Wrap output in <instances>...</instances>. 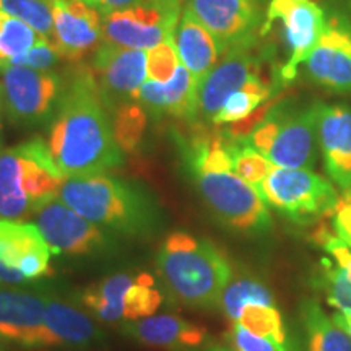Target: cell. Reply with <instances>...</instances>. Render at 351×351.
Masks as SVG:
<instances>
[{
	"label": "cell",
	"mask_w": 351,
	"mask_h": 351,
	"mask_svg": "<svg viewBox=\"0 0 351 351\" xmlns=\"http://www.w3.org/2000/svg\"><path fill=\"white\" fill-rule=\"evenodd\" d=\"M0 12L23 20L36 29L44 41L51 43L54 36V13L52 3L44 0H0Z\"/></svg>",
	"instance_id": "4dcf8cb0"
},
{
	"label": "cell",
	"mask_w": 351,
	"mask_h": 351,
	"mask_svg": "<svg viewBox=\"0 0 351 351\" xmlns=\"http://www.w3.org/2000/svg\"><path fill=\"white\" fill-rule=\"evenodd\" d=\"M65 176L47 143L33 137L0 152V219L25 221L41 205L59 197Z\"/></svg>",
	"instance_id": "277c9868"
},
{
	"label": "cell",
	"mask_w": 351,
	"mask_h": 351,
	"mask_svg": "<svg viewBox=\"0 0 351 351\" xmlns=\"http://www.w3.org/2000/svg\"><path fill=\"white\" fill-rule=\"evenodd\" d=\"M254 46L241 44L225 52L218 62L197 86V119L213 122L228 96L243 88L252 77L258 75L261 60L254 54Z\"/></svg>",
	"instance_id": "5bb4252c"
},
{
	"label": "cell",
	"mask_w": 351,
	"mask_h": 351,
	"mask_svg": "<svg viewBox=\"0 0 351 351\" xmlns=\"http://www.w3.org/2000/svg\"><path fill=\"white\" fill-rule=\"evenodd\" d=\"M317 106L295 112L274 108L258 124L245 145L278 168L313 169L317 161Z\"/></svg>",
	"instance_id": "52a82bcc"
},
{
	"label": "cell",
	"mask_w": 351,
	"mask_h": 351,
	"mask_svg": "<svg viewBox=\"0 0 351 351\" xmlns=\"http://www.w3.org/2000/svg\"><path fill=\"white\" fill-rule=\"evenodd\" d=\"M234 324H239L263 339L274 340L282 346H289L287 327H285L282 313L276 309V306L247 304L241 313L238 322Z\"/></svg>",
	"instance_id": "f1b7e54d"
},
{
	"label": "cell",
	"mask_w": 351,
	"mask_h": 351,
	"mask_svg": "<svg viewBox=\"0 0 351 351\" xmlns=\"http://www.w3.org/2000/svg\"><path fill=\"white\" fill-rule=\"evenodd\" d=\"M52 251L34 223L0 219V287H28L51 274Z\"/></svg>",
	"instance_id": "30bf717a"
},
{
	"label": "cell",
	"mask_w": 351,
	"mask_h": 351,
	"mask_svg": "<svg viewBox=\"0 0 351 351\" xmlns=\"http://www.w3.org/2000/svg\"><path fill=\"white\" fill-rule=\"evenodd\" d=\"M274 86L269 82H265L261 75L252 77L251 80L238 91L228 96V99L219 109L212 124L215 125H230L236 122L247 119L251 114L263 106L274 95Z\"/></svg>",
	"instance_id": "484cf974"
},
{
	"label": "cell",
	"mask_w": 351,
	"mask_h": 351,
	"mask_svg": "<svg viewBox=\"0 0 351 351\" xmlns=\"http://www.w3.org/2000/svg\"><path fill=\"white\" fill-rule=\"evenodd\" d=\"M317 142L332 181L351 192V108L319 104Z\"/></svg>",
	"instance_id": "d6986e66"
},
{
	"label": "cell",
	"mask_w": 351,
	"mask_h": 351,
	"mask_svg": "<svg viewBox=\"0 0 351 351\" xmlns=\"http://www.w3.org/2000/svg\"><path fill=\"white\" fill-rule=\"evenodd\" d=\"M137 274L117 271L90 285L78 293L77 304L106 326H124L127 322V298L137 282Z\"/></svg>",
	"instance_id": "7402d4cb"
},
{
	"label": "cell",
	"mask_w": 351,
	"mask_h": 351,
	"mask_svg": "<svg viewBox=\"0 0 351 351\" xmlns=\"http://www.w3.org/2000/svg\"><path fill=\"white\" fill-rule=\"evenodd\" d=\"M33 218L34 225L49 244L52 256L101 261L119 256L124 251V239L82 217L59 197L41 205Z\"/></svg>",
	"instance_id": "8992f818"
},
{
	"label": "cell",
	"mask_w": 351,
	"mask_h": 351,
	"mask_svg": "<svg viewBox=\"0 0 351 351\" xmlns=\"http://www.w3.org/2000/svg\"><path fill=\"white\" fill-rule=\"evenodd\" d=\"M197 86L199 82L181 64L169 82L147 80L132 99L138 101L152 116L186 117L194 122L197 119Z\"/></svg>",
	"instance_id": "44dd1931"
},
{
	"label": "cell",
	"mask_w": 351,
	"mask_h": 351,
	"mask_svg": "<svg viewBox=\"0 0 351 351\" xmlns=\"http://www.w3.org/2000/svg\"><path fill=\"white\" fill-rule=\"evenodd\" d=\"M90 70L101 101L112 114L147 82V52L103 43L95 52Z\"/></svg>",
	"instance_id": "4fadbf2b"
},
{
	"label": "cell",
	"mask_w": 351,
	"mask_h": 351,
	"mask_svg": "<svg viewBox=\"0 0 351 351\" xmlns=\"http://www.w3.org/2000/svg\"><path fill=\"white\" fill-rule=\"evenodd\" d=\"M257 191L267 207L296 225L333 215L340 200L333 184L313 169L274 166Z\"/></svg>",
	"instance_id": "ba28073f"
},
{
	"label": "cell",
	"mask_w": 351,
	"mask_h": 351,
	"mask_svg": "<svg viewBox=\"0 0 351 351\" xmlns=\"http://www.w3.org/2000/svg\"><path fill=\"white\" fill-rule=\"evenodd\" d=\"M59 199L124 241H148L165 230L163 208L137 181L108 173L69 176L60 186Z\"/></svg>",
	"instance_id": "7a4b0ae2"
},
{
	"label": "cell",
	"mask_w": 351,
	"mask_h": 351,
	"mask_svg": "<svg viewBox=\"0 0 351 351\" xmlns=\"http://www.w3.org/2000/svg\"><path fill=\"white\" fill-rule=\"evenodd\" d=\"M122 333L135 343L165 351H197L207 343L204 327L171 314H153L122 326Z\"/></svg>",
	"instance_id": "ffe728a7"
},
{
	"label": "cell",
	"mask_w": 351,
	"mask_h": 351,
	"mask_svg": "<svg viewBox=\"0 0 351 351\" xmlns=\"http://www.w3.org/2000/svg\"><path fill=\"white\" fill-rule=\"evenodd\" d=\"M54 36L51 44L62 59L78 62L103 41L99 10L83 0H54Z\"/></svg>",
	"instance_id": "2e32d148"
},
{
	"label": "cell",
	"mask_w": 351,
	"mask_h": 351,
	"mask_svg": "<svg viewBox=\"0 0 351 351\" xmlns=\"http://www.w3.org/2000/svg\"><path fill=\"white\" fill-rule=\"evenodd\" d=\"M274 165L267 160L262 153H258L251 145H239L234 153V161H232V171L239 176L244 182L258 187L263 179L270 174Z\"/></svg>",
	"instance_id": "836d02e7"
},
{
	"label": "cell",
	"mask_w": 351,
	"mask_h": 351,
	"mask_svg": "<svg viewBox=\"0 0 351 351\" xmlns=\"http://www.w3.org/2000/svg\"><path fill=\"white\" fill-rule=\"evenodd\" d=\"M181 65L178 46L174 36H171L147 52V75L148 80L166 83L169 82Z\"/></svg>",
	"instance_id": "d6a6232c"
},
{
	"label": "cell",
	"mask_w": 351,
	"mask_h": 351,
	"mask_svg": "<svg viewBox=\"0 0 351 351\" xmlns=\"http://www.w3.org/2000/svg\"><path fill=\"white\" fill-rule=\"evenodd\" d=\"M197 351H232V350L225 348V346H208V348H202Z\"/></svg>",
	"instance_id": "60d3db41"
},
{
	"label": "cell",
	"mask_w": 351,
	"mask_h": 351,
	"mask_svg": "<svg viewBox=\"0 0 351 351\" xmlns=\"http://www.w3.org/2000/svg\"><path fill=\"white\" fill-rule=\"evenodd\" d=\"M200 199L212 217L232 234L261 238L271 230L269 207L251 184L234 171L191 176Z\"/></svg>",
	"instance_id": "5b68a950"
},
{
	"label": "cell",
	"mask_w": 351,
	"mask_h": 351,
	"mask_svg": "<svg viewBox=\"0 0 351 351\" xmlns=\"http://www.w3.org/2000/svg\"><path fill=\"white\" fill-rule=\"evenodd\" d=\"M168 2H173V3H181V0H168Z\"/></svg>",
	"instance_id": "f6af8a7d"
},
{
	"label": "cell",
	"mask_w": 351,
	"mask_h": 351,
	"mask_svg": "<svg viewBox=\"0 0 351 351\" xmlns=\"http://www.w3.org/2000/svg\"><path fill=\"white\" fill-rule=\"evenodd\" d=\"M317 285L326 293L327 301L335 311L351 313V278L332 258H322L317 271Z\"/></svg>",
	"instance_id": "1f68e13d"
},
{
	"label": "cell",
	"mask_w": 351,
	"mask_h": 351,
	"mask_svg": "<svg viewBox=\"0 0 351 351\" xmlns=\"http://www.w3.org/2000/svg\"><path fill=\"white\" fill-rule=\"evenodd\" d=\"M332 217L337 236L351 247V195H346L339 200Z\"/></svg>",
	"instance_id": "74e56055"
},
{
	"label": "cell",
	"mask_w": 351,
	"mask_h": 351,
	"mask_svg": "<svg viewBox=\"0 0 351 351\" xmlns=\"http://www.w3.org/2000/svg\"><path fill=\"white\" fill-rule=\"evenodd\" d=\"M114 138L122 153H134L138 150L148 125V111L138 101L130 99L121 104L111 114Z\"/></svg>",
	"instance_id": "83f0119b"
},
{
	"label": "cell",
	"mask_w": 351,
	"mask_h": 351,
	"mask_svg": "<svg viewBox=\"0 0 351 351\" xmlns=\"http://www.w3.org/2000/svg\"><path fill=\"white\" fill-rule=\"evenodd\" d=\"M44 309L41 285L0 287V340L29 350L52 348Z\"/></svg>",
	"instance_id": "7c38bea8"
},
{
	"label": "cell",
	"mask_w": 351,
	"mask_h": 351,
	"mask_svg": "<svg viewBox=\"0 0 351 351\" xmlns=\"http://www.w3.org/2000/svg\"><path fill=\"white\" fill-rule=\"evenodd\" d=\"M247 304H267L275 306L274 295L265 283L254 278L251 275L232 276L231 282L223 291L219 309L231 320L232 324L238 322L241 313Z\"/></svg>",
	"instance_id": "4316f807"
},
{
	"label": "cell",
	"mask_w": 351,
	"mask_h": 351,
	"mask_svg": "<svg viewBox=\"0 0 351 351\" xmlns=\"http://www.w3.org/2000/svg\"><path fill=\"white\" fill-rule=\"evenodd\" d=\"M301 320L307 351H351V339L313 300L302 301Z\"/></svg>",
	"instance_id": "d4e9b609"
},
{
	"label": "cell",
	"mask_w": 351,
	"mask_h": 351,
	"mask_svg": "<svg viewBox=\"0 0 351 351\" xmlns=\"http://www.w3.org/2000/svg\"><path fill=\"white\" fill-rule=\"evenodd\" d=\"M138 2H142V0H98V10L108 15V13L124 10V8L135 5Z\"/></svg>",
	"instance_id": "f35d334b"
},
{
	"label": "cell",
	"mask_w": 351,
	"mask_h": 351,
	"mask_svg": "<svg viewBox=\"0 0 351 351\" xmlns=\"http://www.w3.org/2000/svg\"><path fill=\"white\" fill-rule=\"evenodd\" d=\"M44 2H54V0H44Z\"/></svg>",
	"instance_id": "bcb514c9"
},
{
	"label": "cell",
	"mask_w": 351,
	"mask_h": 351,
	"mask_svg": "<svg viewBox=\"0 0 351 351\" xmlns=\"http://www.w3.org/2000/svg\"><path fill=\"white\" fill-rule=\"evenodd\" d=\"M178 51L181 62L197 82L217 65L219 56L225 54L213 34L187 8H184L181 23L178 26Z\"/></svg>",
	"instance_id": "603a6c76"
},
{
	"label": "cell",
	"mask_w": 351,
	"mask_h": 351,
	"mask_svg": "<svg viewBox=\"0 0 351 351\" xmlns=\"http://www.w3.org/2000/svg\"><path fill=\"white\" fill-rule=\"evenodd\" d=\"M0 67H2V59H0Z\"/></svg>",
	"instance_id": "7dc6e473"
},
{
	"label": "cell",
	"mask_w": 351,
	"mask_h": 351,
	"mask_svg": "<svg viewBox=\"0 0 351 351\" xmlns=\"http://www.w3.org/2000/svg\"><path fill=\"white\" fill-rule=\"evenodd\" d=\"M350 195H351V192H350Z\"/></svg>",
	"instance_id": "c3c4849f"
},
{
	"label": "cell",
	"mask_w": 351,
	"mask_h": 351,
	"mask_svg": "<svg viewBox=\"0 0 351 351\" xmlns=\"http://www.w3.org/2000/svg\"><path fill=\"white\" fill-rule=\"evenodd\" d=\"M228 337L232 351H291L289 346H282L274 340L258 337L239 324H232Z\"/></svg>",
	"instance_id": "d590c367"
},
{
	"label": "cell",
	"mask_w": 351,
	"mask_h": 351,
	"mask_svg": "<svg viewBox=\"0 0 351 351\" xmlns=\"http://www.w3.org/2000/svg\"><path fill=\"white\" fill-rule=\"evenodd\" d=\"M314 241L315 244L322 245L326 249L328 256L332 257V261L346 271V275L351 278V247L345 241H341L339 236H332L330 232H327L326 228H319L314 232Z\"/></svg>",
	"instance_id": "8d00e7d4"
},
{
	"label": "cell",
	"mask_w": 351,
	"mask_h": 351,
	"mask_svg": "<svg viewBox=\"0 0 351 351\" xmlns=\"http://www.w3.org/2000/svg\"><path fill=\"white\" fill-rule=\"evenodd\" d=\"M41 41L44 39L39 36L36 29L26 25L23 20L8 15L5 12H0V59H2V67L12 57L23 54Z\"/></svg>",
	"instance_id": "f546056e"
},
{
	"label": "cell",
	"mask_w": 351,
	"mask_h": 351,
	"mask_svg": "<svg viewBox=\"0 0 351 351\" xmlns=\"http://www.w3.org/2000/svg\"><path fill=\"white\" fill-rule=\"evenodd\" d=\"M309 77L319 85L351 93V25L340 15H332L315 49L306 59Z\"/></svg>",
	"instance_id": "e0dca14e"
},
{
	"label": "cell",
	"mask_w": 351,
	"mask_h": 351,
	"mask_svg": "<svg viewBox=\"0 0 351 351\" xmlns=\"http://www.w3.org/2000/svg\"><path fill=\"white\" fill-rule=\"evenodd\" d=\"M333 322H335V326L341 328L346 335L351 339V313H343V311H335V314H333L332 317Z\"/></svg>",
	"instance_id": "ab89813d"
},
{
	"label": "cell",
	"mask_w": 351,
	"mask_h": 351,
	"mask_svg": "<svg viewBox=\"0 0 351 351\" xmlns=\"http://www.w3.org/2000/svg\"><path fill=\"white\" fill-rule=\"evenodd\" d=\"M276 21L282 23L285 44L289 52L287 64L278 72L280 83L287 85L295 80L298 67L315 49L327 20L322 8L313 0H270L263 26Z\"/></svg>",
	"instance_id": "8fae6325"
},
{
	"label": "cell",
	"mask_w": 351,
	"mask_h": 351,
	"mask_svg": "<svg viewBox=\"0 0 351 351\" xmlns=\"http://www.w3.org/2000/svg\"><path fill=\"white\" fill-rule=\"evenodd\" d=\"M174 32L168 26L145 25L127 16L122 10L108 13L103 19V43L127 49L150 51L174 36Z\"/></svg>",
	"instance_id": "cb8c5ba5"
},
{
	"label": "cell",
	"mask_w": 351,
	"mask_h": 351,
	"mask_svg": "<svg viewBox=\"0 0 351 351\" xmlns=\"http://www.w3.org/2000/svg\"><path fill=\"white\" fill-rule=\"evenodd\" d=\"M60 59L62 57H60L59 51L51 43L41 41L29 51L23 52V54L12 57L8 62H5V65H19V67H28L34 70H51Z\"/></svg>",
	"instance_id": "e575fe53"
},
{
	"label": "cell",
	"mask_w": 351,
	"mask_h": 351,
	"mask_svg": "<svg viewBox=\"0 0 351 351\" xmlns=\"http://www.w3.org/2000/svg\"><path fill=\"white\" fill-rule=\"evenodd\" d=\"M156 270L171 298L191 309H219L232 278L228 257L210 239L173 231L156 254Z\"/></svg>",
	"instance_id": "3957f363"
},
{
	"label": "cell",
	"mask_w": 351,
	"mask_h": 351,
	"mask_svg": "<svg viewBox=\"0 0 351 351\" xmlns=\"http://www.w3.org/2000/svg\"><path fill=\"white\" fill-rule=\"evenodd\" d=\"M41 287L46 300L44 326L51 337L52 348L88 351L101 348L106 343L104 332L90 314L73 304V300H65L49 285L43 283Z\"/></svg>",
	"instance_id": "ac0fdd59"
},
{
	"label": "cell",
	"mask_w": 351,
	"mask_h": 351,
	"mask_svg": "<svg viewBox=\"0 0 351 351\" xmlns=\"http://www.w3.org/2000/svg\"><path fill=\"white\" fill-rule=\"evenodd\" d=\"M0 104H2V90H0ZM0 152H2V121H0Z\"/></svg>",
	"instance_id": "b9f144b4"
},
{
	"label": "cell",
	"mask_w": 351,
	"mask_h": 351,
	"mask_svg": "<svg viewBox=\"0 0 351 351\" xmlns=\"http://www.w3.org/2000/svg\"><path fill=\"white\" fill-rule=\"evenodd\" d=\"M64 82L52 70L2 67V103L8 121L34 127L49 122L64 95Z\"/></svg>",
	"instance_id": "9c48e42d"
},
{
	"label": "cell",
	"mask_w": 351,
	"mask_h": 351,
	"mask_svg": "<svg viewBox=\"0 0 351 351\" xmlns=\"http://www.w3.org/2000/svg\"><path fill=\"white\" fill-rule=\"evenodd\" d=\"M0 351H7V348H5V346H3V343H2V340H0Z\"/></svg>",
	"instance_id": "ee69618b"
},
{
	"label": "cell",
	"mask_w": 351,
	"mask_h": 351,
	"mask_svg": "<svg viewBox=\"0 0 351 351\" xmlns=\"http://www.w3.org/2000/svg\"><path fill=\"white\" fill-rule=\"evenodd\" d=\"M47 148L57 168L69 176L99 174L124 165L114 138L111 114L101 101L90 67L78 70L65 85L49 121Z\"/></svg>",
	"instance_id": "6da1fadb"
},
{
	"label": "cell",
	"mask_w": 351,
	"mask_h": 351,
	"mask_svg": "<svg viewBox=\"0 0 351 351\" xmlns=\"http://www.w3.org/2000/svg\"><path fill=\"white\" fill-rule=\"evenodd\" d=\"M83 2L90 3V5H93V7L98 8V0H83Z\"/></svg>",
	"instance_id": "7bdbcfd3"
},
{
	"label": "cell",
	"mask_w": 351,
	"mask_h": 351,
	"mask_svg": "<svg viewBox=\"0 0 351 351\" xmlns=\"http://www.w3.org/2000/svg\"><path fill=\"white\" fill-rule=\"evenodd\" d=\"M186 8L200 21L223 47L256 43L261 25L257 0H187Z\"/></svg>",
	"instance_id": "9a60e30c"
}]
</instances>
